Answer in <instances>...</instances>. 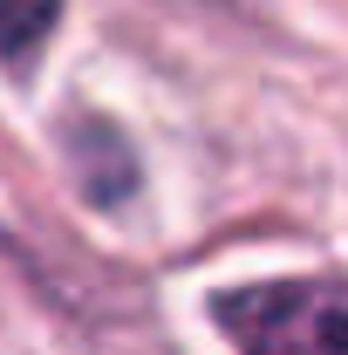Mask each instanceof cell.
Returning a JSON list of instances; mask_svg holds the SVG:
<instances>
[{
  "instance_id": "2",
  "label": "cell",
  "mask_w": 348,
  "mask_h": 355,
  "mask_svg": "<svg viewBox=\"0 0 348 355\" xmlns=\"http://www.w3.org/2000/svg\"><path fill=\"white\" fill-rule=\"evenodd\" d=\"M55 21H62V0H0V55L7 62L35 55Z\"/></svg>"
},
{
  "instance_id": "1",
  "label": "cell",
  "mask_w": 348,
  "mask_h": 355,
  "mask_svg": "<svg viewBox=\"0 0 348 355\" xmlns=\"http://www.w3.org/2000/svg\"><path fill=\"white\" fill-rule=\"evenodd\" d=\"M239 355H348V301L335 280H273L218 301Z\"/></svg>"
}]
</instances>
